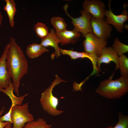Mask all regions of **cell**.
I'll use <instances>...</instances> for the list:
<instances>
[{"instance_id": "cell-1", "label": "cell", "mask_w": 128, "mask_h": 128, "mask_svg": "<svg viewBox=\"0 0 128 128\" xmlns=\"http://www.w3.org/2000/svg\"><path fill=\"white\" fill-rule=\"evenodd\" d=\"M7 50L6 64L8 71L13 81L14 90L19 96V88L20 81L27 73V61L21 47L15 39L11 37Z\"/></svg>"}, {"instance_id": "cell-2", "label": "cell", "mask_w": 128, "mask_h": 128, "mask_svg": "<svg viewBox=\"0 0 128 128\" xmlns=\"http://www.w3.org/2000/svg\"><path fill=\"white\" fill-rule=\"evenodd\" d=\"M113 75L101 82L96 90L102 97L111 99L119 98L128 91V76H121L119 78L113 80Z\"/></svg>"}, {"instance_id": "cell-3", "label": "cell", "mask_w": 128, "mask_h": 128, "mask_svg": "<svg viewBox=\"0 0 128 128\" xmlns=\"http://www.w3.org/2000/svg\"><path fill=\"white\" fill-rule=\"evenodd\" d=\"M61 78L58 75H56L54 80L49 86L42 93L40 99V102L44 110L49 114L55 116L63 113L64 111L59 110L57 109L59 105L58 99L54 96L52 91L56 85L62 82H66Z\"/></svg>"}, {"instance_id": "cell-4", "label": "cell", "mask_w": 128, "mask_h": 128, "mask_svg": "<svg viewBox=\"0 0 128 128\" xmlns=\"http://www.w3.org/2000/svg\"><path fill=\"white\" fill-rule=\"evenodd\" d=\"M27 102L13 107L11 113L12 128H23L27 123L34 120L33 115L28 110Z\"/></svg>"}, {"instance_id": "cell-5", "label": "cell", "mask_w": 128, "mask_h": 128, "mask_svg": "<svg viewBox=\"0 0 128 128\" xmlns=\"http://www.w3.org/2000/svg\"><path fill=\"white\" fill-rule=\"evenodd\" d=\"M68 7V4H66L63 7V9L67 15L71 19V24L74 27L73 29L80 33L85 37L88 34L92 32V29L90 24L92 16L83 9L80 11L81 14L80 16L77 18H73L67 11Z\"/></svg>"}, {"instance_id": "cell-6", "label": "cell", "mask_w": 128, "mask_h": 128, "mask_svg": "<svg viewBox=\"0 0 128 128\" xmlns=\"http://www.w3.org/2000/svg\"><path fill=\"white\" fill-rule=\"evenodd\" d=\"M85 38L83 42L85 52L99 57L107 45V40L98 38L92 32L88 34Z\"/></svg>"}, {"instance_id": "cell-7", "label": "cell", "mask_w": 128, "mask_h": 128, "mask_svg": "<svg viewBox=\"0 0 128 128\" xmlns=\"http://www.w3.org/2000/svg\"><path fill=\"white\" fill-rule=\"evenodd\" d=\"M111 0H109L108 4L109 10H105L104 16L105 20L109 24L113 25L117 31L122 33L124 27V23L128 19V11L126 9V4L124 3L123 5L124 9L120 15H116L113 12L111 8Z\"/></svg>"}, {"instance_id": "cell-8", "label": "cell", "mask_w": 128, "mask_h": 128, "mask_svg": "<svg viewBox=\"0 0 128 128\" xmlns=\"http://www.w3.org/2000/svg\"><path fill=\"white\" fill-rule=\"evenodd\" d=\"M90 24L92 32L96 37L107 40L110 37L112 28L104 19L92 17Z\"/></svg>"}, {"instance_id": "cell-9", "label": "cell", "mask_w": 128, "mask_h": 128, "mask_svg": "<svg viewBox=\"0 0 128 128\" xmlns=\"http://www.w3.org/2000/svg\"><path fill=\"white\" fill-rule=\"evenodd\" d=\"M83 9L96 18L104 19L105 5L102 1L98 0H86L82 5Z\"/></svg>"}, {"instance_id": "cell-10", "label": "cell", "mask_w": 128, "mask_h": 128, "mask_svg": "<svg viewBox=\"0 0 128 128\" xmlns=\"http://www.w3.org/2000/svg\"><path fill=\"white\" fill-rule=\"evenodd\" d=\"M9 46L8 43L5 46L0 58V88H6L11 82V77L6 64V55Z\"/></svg>"}, {"instance_id": "cell-11", "label": "cell", "mask_w": 128, "mask_h": 128, "mask_svg": "<svg viewBox=\"0 0 128 128\" xmlns=\"http://www.w3.org/2000/svg\"><path fill=\"white\" fill-rule=\"evenodd\" d=\"M60 53L63 55H67L70 56L71 59H75L79 58H87L91 61L93 67V70L90 75L91 76L98 73L99 70L97 67V59L98 57L96 55L88 53L85 52H80L70 50L61 49Z\"/></svg>"}, {"instance_id": "cell-12", "label": "cell", "mask_w": 128, "mask_h": 128, "mask_svg": "<svg viewBox=\"0 0 128 128\" xmlns=\"http://www.w3.org/2000/svg\"><path fill=\"white\" fill-rule=\"evenodd\" d=\"M119 56L112 47L108 46L103 48L100 56L97 59V67L100 70V66L102 63L108 64L111 61L114 62L116 65V69H119Z\"/></svg>"}, {"instance_id": "cell-13", "label": "cell", "mask_w": 128, "mask_h": 128, "mask_svg": "<svg viewBox=\"0 0 128 128\" xmlns=\"http://www.w3.org/2000/svg\"><path fill=\"white\" fill-rule=\"evenodd\" d=\"M56 36L62 46L68 44H74L78 41L81 34L73 29L71 30H66L60 32H55Z\"/></svg>"}, {"instance_id": "cell-14", "label": "cell", "mask_w": 128, "mask_h": 128, "mask_svg": "<svg viewBox=\"0 0 128 128\" xmlns=\"http://www.w3.org/2000/svg\"><path fill=\"white\" fill-rule=\"evenodd\" d=\"M59 43V42L56 35L55 31L54 29L51 28L48 36L41 39L40 44L46 48L50 46L53 48L55 50V55L57 58H58L61 55V49L58 46Z\"/></svg>"}, {"instance_id": "cell-15", "label": "cell", "mask_w": 128, "mask_h": 128, "mask_svg": "<svg viewBox=\"0 0 128 128\" xmlns=\"http://www.w3.org/2000/svg\"><path fill=\"white\" fill-rule=\"evenodd\" d=\"M49 50L40 44L33 43L28 45L26 48V52L27 55L31 59L37 58L43 53L48 52Z\"/></svg>"}, {"instance_id": "cell-16", "label": "cell", "mask_w": 128, "mask_h": 128, "mask_svg": "<svg viewBox=\"0 0 128 128\" xmlns=\"http://www.w3.org/2000/svg\"><path fill=\"white\" fill-rule=\"evenodd\" d=\"M14 90L13 83L11 82L6 88H0V91L4 93L9 97L11 101V105L13 106L16 105H21L24 98L28 95V94H26L21 96H16L13 93Z\"/></svg>"}, {"instance_id": "cell-17", "label": "cell", "mask_w": 128, "mask_h": 128, "mask_svg": "<svg viewBox=\"0 0 128 128\" xmlns=\"http://www.w3.org/2000/svg\"><path fill=\"white\" fill-rule=\"evenodd\" d=\"M6 4L3 9L7 15L10 26L12 27L14 26V18L16 12V4L13 0H5Z\"/></svg>"}, {"instance_id": "cell-18", "label": "cell", "mask_w": 128, "mask_h": 128, "mask_svg": "<svg viewBox=\"0 0 128 128\" xmlns=\"http://www.w3.org/2000/svg\"><path fill=\"white\" fill-rule=\"evenodd\" d=\"M50 22L56 32H60L67 30V23L61 17H53L51 18Z\"/></svg>"}, {"instance_id": "cell-19", "label": "cell", "mask_w": 128, "mask_h": 128, "mask_svg": "<svg viewBox=\"0 0 128 128\" xmlns=\"http://www.w3.org/2000/svg\"><path fill=\"white\" fill-rule=\"evenodd\" d=\"M34 29L37 36L41 39L46 37L49 33L46 24L41 22H38L34 25Z\"/></svg>"}, {"instance_id": "cell-20", "label": "cell", "mask_w": 128, "mask_h": 128, "mask_svg": "<svg viewBox=\"0 0 128 128\" xmlns=\"http://www.w3.org/2000/svg\"><path fill=\"white\" fill-rule=\"evenodd\" d=\"M52 125L48 124L42 118H39L37 120L26 123L23 128H50Z\"/></svg>"}, {"instance_id": "cell-21", "label": "cell", "mask_w": 128, "mask_h": 128, "mask_svg": "<svg viewBox=\"0 0 128 128\" xmlns=\"http://www.w3.org/2000/svg\"><path fill=\"white\" fill-rule=\"evenodd\" d=\"M112 47L119 56L128 52V45L121 42L117 37L115 39Z\"/></svg>"}, {"instance_id": "cell-22", "label": "cell", "mask_w": 128, "mask_h": 128, "mask_svg": "<svg viewBox=\"0 0 128 128\" xmlns=\"http://www.w3.org/2000/svg\"><path fill=\"white\" fill-rule=\"evenodd\" d=\"M118 64L121 76H128V58L124 55L119 56Z\"/></svg>"}, {"instance_id": "cell-23", "label": "cell", "mask_w": 128, "mask_h": 128, "mask_svg": "<svg viewBox=\"0 0 128 128\" xmlns=\"http://www.w3.org/2000/svg\"><path fill=\"white\" fill-rule=\"evenodd\" d=\"M119 121L114 127L110 126L106 128H128V117L120 112L118 114Z\"/></svg>"}, {"instance_id": "cell-24", "label": "cell", "mask_w": 128, "mask_h": 128, "mask_svg": "<svg viewBox=\"0 0 128 128\" xmlns=\"http://www.w3.org/2000/svg\"><path fill=\"white\" fill-rule=\"evenodd\" d=\"M13 106L11 105L8 111L3 116H0V119L1 121L4 122H11L12 123L11 115L12 109Z\"/></svg>"}, {"instance_id": "cell-25", "label": "cell", "mask_w": 128, "mask_h": 128, "mask_svg": "<svg viewBox=\"0 0 128 128\" xmlns=\"http://www.w3.org/2000/svg\"><path fill=\"white\" fill-rule=\"evenodd\" d=\"M5 110V108L3 107L0 111V117ZM9 122H3L1 121L0 119V128H4L8 124Z\"/></svg>"}, {"instance_id": "cell-26", "label": "cell", "mask_w": 128, "mask_h": 128, "mask_svg": "<svg viewBox=\"0 0 128 128\" xmlns=\"http://www.w3.org/2000/svg\"><path fill=\"white\" fill-rule=\"evenodd\" d=\"M4 128H12V123L9 122L8 124Z\"/></svg>"}, {"instance_id": "cell-27", "label": "cell", "mask_w": 128, "mask_h": 128, "mask_svg": "<svg viewBox=\"0 0 128 128\" xmlns=\"http://www.w3.org/2000/svg\"><path fill=\"white\" fill-rule=\"evenodd\" d=\"M3 18V16L1 12L0 11V27L2 23Z\"/></svg>"}, {"instance_id": "cell-28", "label": "cell", "mask_w": 128, "mask_h": 128, "mask_svg": "<svg viewBox=\"0 0 128 128\" xmlns=\"http://www.w3.org/2000/svg\"></svg>"}]
</instances>
